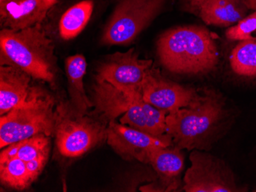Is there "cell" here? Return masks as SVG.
I'll return each instance as SVG.
<instances>
[{
  "label": "cell",
  "instance_id": "cell-1",
  "mask_svg": "<svg viewBox=\"0 0 256 192\" xmlns=\"http://www.w3.org/2000/svg\"><path fill=\"white\" fill-rule=\"evenodd\" d=\"M156 51L162 65L174 74H208L218 64L214 36L199 25L174 27L164 31L158 38Z\"/></svg>",
  "mask_w": 256,
  "mask_h": 192
},
{
  "label": "cell",
  "instance_id": "cell-2",
  "mask_svg": "<svg viewBox=\"0 0 256 192\" xmlns=\"http://www.w3.org/2000/svg\"><path fill=\"white\" fill-rule=\"evenodd\" d=\"M225 111L218 94L212 91L200 94L188 107L166 115V134L181 150H207Z\"/></svg>",
  "mask_w": 256,
  "mask_h": 192
},
{
  "label": "cell",
  "instance_id": "cell-3",
  "mask_svg": "<svg viewBox=\"0 0 256 192\" xmlns=\"http://www.w3.org/2000/svg\"><path fill=\"white\" fill-rule=\"evenodd\" d=\"M1 65L15 66L32 78L56 84L57 65L52 41L41 25L25 29L2 28L0 32Z\"/></svg>",
  "mask_w": 256,
  "mask_h": 192
},
{
  "label": "cell",
  "instance_id": "cell-4",
  "mask_svg": "<svg viewBox=\"0 0 256 192\" xmlns=\"http://www.w3.org/2000/svg\"><path fill=\"white\" fill-rule=\"evenodd\" d=\"M54 98L34 86L25 102L0 117L1 149L38 134H54Z\"/></svg>",
  "mask_w": 256,
  "mask_h": 192
},
{
  "label": "cell",
  "instance_id": "cell-5",
  "mask_svg": "<svg viewBox=\"0 0 256 192\" xmlns=\"http://www.w3.org/2000/svg\"><path fill=\"white\" fill-rule=\"evenodd\" d=\"M107 123L80 114L70 101L60 103L56 107L54 132L58 150L64 157L82 156L107 140Z\"/></svg>",
  "mask_w": 256,
  "mask_h": 192
},
{
  "label": "cell",
  "instance_id": "cell-6",
  "mask_svg": "<svg viewBox=\"0 0 256 192\" xmlns=\"http://www.w3.org/2000/svg\"><path fill=\"white\" fill-rule=\"evenodd\" d=\"M168 0H119L104 29L106 45H126L158 16Z\"/></svg>",
  "mask_w": 256,
  "mask_h": 192
},
{
  "label": "cell",
  "instance_id": "cell-7",
  "mask_svg": "<svg viewBox=\"0 0 256 192\" xmlns=\"http://www.w3.org/2000/svg\"><path fill=\"white\" fill-rule=\"evenodd\" d=\"M190 160L191 166L184 178L185 192H246L237 185L234 173L224 160L198 150H192Z\"/></svg>",
  "mask_w": 256,
  "mask_h": 192
},
{
  "label": "cell",
  "instance_id": "cell-8",
  "mask_svg": "<svg viewBox=\"0 0 256 192\" xmlns=\"http://www.w3.org/2000/svg\"><path fill=\"white\" fill-rule=\"evenodd\" d=\"M152 60L140 59L134 48L108 56L98 68V81H106L130 95L142 96V88L153 69Z\"/></svg>",
  "mask_w": 256,
  "mask_h": 192
},
{
  "label": "cell",
  "instance_id": "cell-9",
  "mask_svg": "<svg viewBox=\"0 0 256 192\" xmlns=\"http://www.w3.org/2000/svg\"><path fill=\"white\" fill-rule=\"evenodd\" d=\"M199 95L195 89L164 78L154 67L148 74L142 88V98L145 102L168 114L188 107Z\"/></svg>",
  "mask_w": 256,
  "mask_h": 192
},
{
  "label": "cell",
  "instance_id": "cell-10",
  "mask_svg": "<svg viewBox=\"0 0 256 192\" xmlns=\"http://www.w3.org/2000/svg\"><path fill=\"white\" fill-rule=\"evenodd\" d=\"M107 142L114 151L125 160H136L140 155L149 149L174 145L172 138L168 134L156 137L118 123L115 120L108 123Z\"/></svg>",
  "mask_w": 256,
  "mask_h": 192
},
{
  "label": "cell",
  "instance_id": "cell-11",
  "mask_svg": "<svg viewBox=\"0 0 256 192\" xmlns=\"http://www.w3.org/2000/svg\"><path fill=\"white\" fill-rule=\"evenodd\" d=\"M149 149L138 156V161L152 166L160 179L158 185L154 184L156 192L176 190L180 186V176L184 170V156L178 146Z\"/></svg>",
  "mask_w": 256,
  "mask_h": 192
},
{
  "label": "cell",
  "instance_id": "cell-12",
  "mask_svg": "<svg viewBox=\"0 0 256 192\" xmlns=\"http://www.w3.org/2000/svg\"><path fill=\"white\" fill-rule=\"evenodd\" d=\"M50 8L44 0H15L0 4L1 25L18 31L40 25Z\"/></svg>",
  "mask_w": 256,
  "mask_h": 192
},
{
  "label": "cell",
  "instance_id": "cell-13",
  "mask_svg": "<svg viewBox=\"0 0 256 192\" xmlns=\"http://www.w3.org/2000/svg\"><path fill=\"white\" fill-rule=\"evenodd\" d=\"M30 74L15 66L0 67V115L20 105L28 98L33 87Z\"/></svg>",
  "mask_w": 256,
  "mask_h": 192
},
{
  "label": "cell",
  "instance_id": "cell-14",
  "mask_svg": "<svg viewBox=\"0 0 256 192\" xmlns=\"http://www.w3.org/2000/svg\"><path fill=\"white\" fill-rule=\"evenodd\" d=\"M51 141L46 134H38L5 147L0 156L16 157L26 163L34 179L38 177L48 162Z\"/></svg>",
  "mask_w": 256,
  "mask_h": 192
},
{
  "label": "cell",
  "instance_id": "cell-15",
  "mask_svg": "<svg viewBox=\"0 0 256 192\" xmlns=\"http://www.w3.org/2000/svg\"><path fill=\"white\" fill-rule=\"evenodd\" d=\"M168 112L160 110L138 97L120 119V123L156 137L166 134Z\"/></svg>",
  "mask_w": 256,
  "mask_h": 192
},
{
  "label": "cell",
  "instance_id": "cell-16",
  "mask_svg": "<svg viewBox=\"0 0 256 192\" xmlns=\"http://www.w3.org/2000/svg\"><path fill=\"white\" fill-rule=\"evenodd\" d=\"M140 97L126 94L106 81L96 80L93 104L100 119L109 123L124 114L134 101Z\"/></svg>",
  "mask_w": 256,
  "mask_h": 192
},
{
  "label": "cell",
  "instance_id": "cell-17",
  "mask_svg": "<svg viewBox=\"0 0 256 192\" xmlns=\"http://www.w3.org/2000/svg\"><path fill=\"white\" fill-rule=\"evenodd\" d=\"M250 11L244 0H205L196 14L206 25L230 27L245 18Z\"/></svg>",
  "mask_w": 256,
  "mask_h": 192
},
{
  "label": "cell",
  "instance_id": "cell-18",
  "mask_svg": "<svg viewBox=\"0 0 256 192\" xmlns=\"http://www.w3.org/2000/svg\"><path fill=\"white\" fill-rule=\"evenodd\" d=\"M87 69V62L82 54H74L66 60V73L68 84L70 102L77 111L88 114L89 109L94 105L90 102L86 90L83 79Z\"/></svg>",
  "mask_w": 256,
  "mask_h": 192
},
{
  "label": "cell",
  "instance_id": "cell-19",
  "mask_svg": "<svg viewBox=\"0 0 256 192\" xmlns=\"http://www.w3.org/2000/svg\"><path fill=\"white\" fill-rule=\"evenodd\" d=\"M94 3L92 0H83L70 7L60 21V35L64 40L73 39L86 28L92 16Z\"/></svg>",
  "mask_w": 256,
  "mask_h": 192
},
{
  "label": "cell",
  "instance_id": "cell-20",
  "mask_svg": "<svg viewBox=\"0 0 256 192\" xmlns=\"http://www.w3.org/2000/svg\"><path fill=\"white\" fill-rule=\"evenodd\" d=\"M230 64L238 77L256 80V37L238 41L232 51Z\"/></svg>",
  "mask_w": 256,
  "mask_h": 192
},
{
  "label": "cell",
  "instance_id": "cell-21",
  "mask_svg": "<svg viewBox=\"0 0 256 192\" xmlns=\"http://www.w3.org/2000/svg\"><path fill=\"white\" fill-rule=\"evenodd\" d=\"M0 179L4 186L20 191L27 189L36 180L26 162L6 156H0Z\"/></svg>",
  "mask_w": 256,
  "mask_h": 192
},
{
  "label": "cell",
  "instance_id": "cell-22",
  "mask_svg": "<svg viewBox=\"0 0 256 192\" xmlns=\"http://www.w3.org/2000/svg\"><path fill=\"white\" fill-rule=\"evenodd\" d=\"M256 31V11L247 15L236 25L228 27L226 37L231 41H242L252 38Z\"/></svg>",
  "mask_w": 256,
  "mask_h": 192
},
{
  "label": "cell",
  "instance_id": "cell-23",
  "mask_svg": "<svg viewBox=\"0 0 256 192\" xmlns=\"http://www.w3.org/2000/svg\"><path fill=\"white\" fill-rule=\"evenodd\" d=\"M205 0H184V7L188 11L196 13L197 10Z\"/></svg>",
  "mask_w": 256,
  "mask_h": 192
},
{
  "label": "cell",
  "instance_id": "cell-24",
  "mask_svg": "<svg viewBox=\"0 0 256 192\" xmlns=\"http://www.w3.org/2000/svg\"><path fill=\"white\" fill-rule=\"evenodd\" d=\"M247 6L252 11H256V0H244Z\"/></svg>",
  "mask_w": 256,
  "mask_h": 192
},
{
  "label": "cell",
  "instance_id": "cell-25",
  "mask_svg": "<svg viewBox=\"0 0 256 192\" xmlns=\"http://www.w3.org/2000/svg\"><path fill=\"white\" fill-rule=\"evenodd\" d=\"M44 1L46 3L48 4V6H50V8H52L53 5L57 4L58 2H60V1H62V0H44Z\"/></svg>",
  "mask_w": 256,
  "mask_h": 192
},
{
  "label": "cell",
  "instance_id": "cell-26",
  "mask_svg": "<svg viewBox=\"0 0 256 192\" xmlns=\"http://www.w3.org/2000/svg\"><path fill=\"white\" fill-rule=\"evenodd\" d=\"M11 1H15V0H0V4L6 3V2H11Z\"/></svg>",
  "mask_w": 256,
  "mask_h": 192
},
{
  "label": "cell",
  "instance_id": "cell-27",
  "mask_svg": "<svg viewBox=\"0 0 256 192\" xmlns=\"http://www.w3.org/2000/svg\"><path fill=\"white\" fill-rule=\"evenodd\" d=\"M254 34H256V32H254Z\"/></svg>",
  "mask_w": 256,
  "mask_h": 192
}]
</instances>
